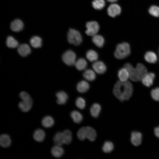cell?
Returning <instances> with one entry per match:
<instances>
[{
	"mask_svg": "<svg viewBox=\"0 0 159 159\" xmlns=\"http://www.w3.org/2000/svg\"><path fill=\"white\" fill-rule=\"evenodd\" d=\"M133 86L129 81H117L115 84L113 93L115 97L121 102L129 100L132 96Z\"/></svg>",
	"mask_w": 159,
	"mask_h": 159,
	"instance_id": "obj_1",
	"label": "cell"
},
{
	"mask_svg": "<svg viewBox=\"0 0 159 159\" xmlns=\"http://www.w3.org/2000/svg\"><path fill=\"white\" fill-rule=\"evenodd\" d=\"M124 67L126 68L129 72V78L133 81H141L148 73V70L144 65L141 63H138L134 68L130 63L125 64Z\"/></svg>",
	"mask_w": 159,
	"mask_h": 159,
	"instance_id": "obj_2",
	"label": "cell"
},
{
	"mask_svg": "<svg viewBox=\"0 0 159 159\" xmlns=\"http://www.w3.org/2000/svg\"><path fill=\"white\" fill-rule=\"evenodd\" d=\"M19 95L22 100L18 103L19 108L22 112H29L31 109L33 104L31 97L28 93L25 91L20 92Z\"/></svg>",
	"mask_w": 159,
	"mask_h": 159,
	"instance_id": "obj_3",
	"label": "cell"
},
{
	"mask_svg": "<svg viewBox=\"0 0 159 159\" xmlns=\"http://www.w3.org/2000/svg\"><path fill=\"white\" fill-rule=\"evenodd\" d=\"M77 136L80 140L83 141L87 138L90 141H93L96 138L97 133L95 130L91 127H84L79 130Z\"/></svg>",
	"mask_w": 159,
	"mask_h": 159,
	"instance_id": "obj_4",
	"label": "cell"
},
{
	"mask_svg": "<svg viewBox=\"0 0 159 159\" xmlns=\"http://www.w3.org/2000/svg\"><path fill=\"white\" fill-rule=\"evenodd\" d=\"M130 46L127 43L122 42L118 44L114 52L115 57L118 59L126 58L130 54Z\"/></svg>",
	"mask_w": 159,
	"mask_h": 159,
	"instance_id": "obj_5",
	"label": "cell"
},
{
	"mask_svg": "<svg viewBox=\"0 0 159 159\" xmlns=\"http://www.w3.org/2000/svg\"><path fill=\"white\" fill-rule=\"evenodd\" d=\"M67 39L69 43L75 46L80 45L82 41V36L80 32L72 29H70L68 31Z\"/></svg>",
	"mask_w": 159,
	"mask_h": 159,
	"instance_id": "obj_6",
	"label": "cell"
},
{
	"mask_svg": "<svg viewBox=\"0 0 159 159\" xmlns=\"http://www.w3.org/2000/svg\"><path fill=\"white\" fill-rule=\"evenodd\" d=\"M76 55L72 50L66 51L63 54L62 59L63 62L68 65L71 66L74 65L76 61Z\"/></svg>",
	"mask_w": 159,
	"mask_h": 159,
	"instance_id": "obj_7",
	"label": "cell"
},
{
	"mask_svg": "<svg viewBox=\"0 0 159 159\" xmlns=\"http://www.w3.org/2000/svg\"><path fill=\"white\" fill-rule=\"evenodd\" d=\"M87 29L86 34L88 36H93L97 34L99 31L100 26L98 23L95 21L87 22L86 24Z\"/></svg>",
	"mask_w": 159,
	"mask_h": 159,
	"instance_id": "obj_8",
	"label": "cell"
},
{
	"mask_svg": "<svg viewBox=\"0 0 159 159\" xmlns=\"http://www.w3.org/2000/svg\"><path fill=\"white\" fill-rule=\"evenodd\" d=\"M143 135L138 131H133L130 134V141L132 145L135 147L140 145L142 142Z\"/></svg>",
	"mask_w": 159,
	"mask_h": 159,
	"instance_id": "obj_9",
	"label": "cell"
},
{
	"mask_svg": "<svg viewBox=\"0 0 159 159\" xmlns=\"http://www.w3.org/2000/svg\"><path fill=\"white\" fill-rule=\"evenodd\" d=\"M121 8L118 4H110L107 9V12L109 16L114 17L119 15L121 12Z\"/></svg>",
	"mask_w": 159,
	"mask_h": 159,
	"instance_id": "obj_10",
	"label": "cell"
},
{
	"mask_svg": "<svg viewBox=\"0 0 159 159\" xmlns=\"http://www.w3.org/2000/svg\"><path fill=\"white\" fill-rule=\"evenodd\" d=\"M94 70L98 74L104 73L106 70V67L104 63L101 61H96L92 65Z\"/></svg>",
	"mask_w": 159,
	"mask_h": 159,
	"instance_id": "obj_11",
	"label": "cell"
},
{
	"mask_svg": "<svg viewBox=\"0 0 159 159\" xmlns=\"http://www.w3.org/2000/svg\"><path fill=\"white\" fill-rule=\"evenodd\" d=\"M155 76V74L153 73H148L141 80L143 84L147 87L151 86L153 84Z\"/></svg>",
	"mask_w": 159,
	"mask_h": 159,
	"instance_id": "obj_12",
	"label": "cell"
},
{
	"mask_svg": "<svg viewBox=\"0 0 159 159\" xmlns=\"http://www.w3.org/2000/svg\"><path fill=\"white\" fill-rule=\"evenodd\" d=\"M17 48L18 53L23 57L26 56L31 52V49L29 46L26 44H21L19 45Z\"/></svg>",
	"mask_w": 159,
	"mask_h": 159,
	"instance_id": "obj_13",
	"label": "cell"
},
{
	"mask_svg": "<svg viewBox=\"0 0 159 159\" xmlns=\"http://www.w3.org/2000/svg\"><path fill=\"white\" fill-rule=\"evenodd\" d=\"M23 27L24 24L22 21L19 19L14 20L11 22L10 25L11 29L15 32L21 31Z\"/></svg>",
	"mask_w": 159,
	"mask_h": 159,
	"instance_id": "obj_14",
	"label": "cell"
},
{
	"mask_svg": "<svg viewBox=\"0 0 159 159\" xmlns=\"http://www.w3.org/2000/svg\"><path fill=\"white\" fill-rule=\"evenodd\" d=\"M61 146L55 145L52 148L51 152L53 156L55 158H59L63 155L64 153V150Z\"/></svg>",
	"mask_w": 159,
	"mask_h": 159,
	"instance_id": "obj_15",
	"label": "cell"
},
{
	"mask_svg": "<svg viewBox=\"0 0 159 159\" xmlns=\"http://www.w3.org/2000/svg\"><path fill=\"white\" fill-rule=\"evenodd\" d=\"M45 137L44 131L41 129H36L33 134V137L35 140L39 142H42L44 140Z\"/></svg>",
	"mask_w": 159,
	"mask_h": 159,
	"instance_id": "obj_16",
	"label": "cell"
},
{
	"mask_svg": "<svg viewBox=\"0 0 159 159\" xmlns=\"http://www.w3.org/2000/svg\"><path fill=\"white\" fill-rule=\"evenodd\" d=\"M56 95L57 98V103L60 105L65 104L67 100L68 96L65 92L63 91H60L57 92Z\"/></svg>",
	"mask_w": 159,
	"mask_h": 159,
	"instance_id": "obj_17",
	"label": "cell"
},
{
	"mask_svg": "<svg viewBox=\"0 0 159 159\" xmlns=\"http://www.w3.org/2000/svg\"><path fill=\"white\" fill-rule=\"evenodd\" d=\"M11 140L9 135L7 134H2L0 137V145L3 148L9 147L11 145Z\"/></svg>",
	"mask_w": 159,
	"mask_h": 159,
	"instance_id": "obj_18",
	"label": "cell"
},
{
	"mask_svg": "<svg viewBox=\"0 0 159 159\" xmlns=\"http://www.w3.org/2000/svg\"><path fill=\"white\" fill-rule=\"evenodd\" d=\"M54 121L52 117L47 115L44 117L41 120V124L44 127L49 128L52 127L54 124Z\"/></svg>",
	"mask_w": 159,
	"mask_h": 159,
	"instance_id": "obj_19",
	"label": "cell"
},
{
	"mask_svg": "<svg viewBox=\"0 0 159 159\" xmlns=\"http://www.w3.org/2000/svg\"><path fill=\"white\" fill-rule=\"evenodd\" d=\"M53 140L55 145L61 146L64 144V137L62 132H56L54 136Z\"/></svg>",
	"mask_w": 159,
	"mask_h": 159,
	"instance_id": "obj_20",
	"label": "cell"
},
{
	"mask_svg": "<svg viewBox=\"0 0 159 159\" xmlns=\"http://www.w3.org/2000/svg\"><path fill=\"white\" fill-rule=\"evenodd\" d=\"M144 59L148 62L155 63L157 60V57L156 54L152 51L147 52L144 55Z\"/></svg>",
	"mask_w": 159,
	"mask_h": 159,
	"instance_id": "obj_21",
	"label": "cell"
},
{
	"mask_svg": "<svg viewBox=\"0 0 159 159\" xmlns=\"http://www.w3.org/2000/svg\"><path fill=\"white\" fill-rule=\"evenodd\" d=\"M89 84L85 80L80 81L77 86V91L81 93L86 92L89 89Z\"/></svg>",
	"mask_w": 159,
	"mask_h": 159,
	"instance_id": "obj_22",
	"label": "cell"
},
{
	"mask_svg": "<svg viewBox=\"0 0 159 159\" xmlns=\"http://www.w3.org/2000/svg\"><path fill=\"white\" fill-rule=\"evenodd\" d=\"M92 37V40L93 43L98 47H102L103 46L105 42L103 37L100 35L97 34Z\"/></svg>",
	"mask_w": 159,
	"mask_h": 159,
	"instance_id": "obj_23",
	"label": "cell"
},
{
	"mask_svg": "<svg viewBox=\"0 0 159 159\" xmlns=\"http://www.w3.org/2000/svg\"><path fill=\"white\" fill-rule=\"evenodd\" d=\"M118 75L120 80L122 82L127 81L129 77L128 72L124 67L122 68L119 70Z\"/></svg>",
	"mask_w": 159,
	"mask_h": 159,
	"instance_id": "obj_24",
	"label": "cell"
},
{
	"mask_svg": "<svg viewBox=\"0 0 159 159\" xmlns=\"http://www.w3.org/2000/svg\"><path fill=\"white\" fill-rule=\"evenodd\" d=\"M101 110L100 105L95 103L92 105L90 109V112L92 116L94 117H97Z\"/></svg>",
	"mask_w": 159,
	"mask_h": 159,
	"instance_id": "obj_25",
	"label": "cell"
},
{
	"mask_svg": "<svg viewBox=\"0 0 159 159\" xmlns=\"http://www.w3.org/2000/svg\"><path fill=\"white\" fill-rule=\"evenodd\" d=\"M30 42L33 47L38 48L42 46V40L40 37L37 36H34L31 38Z\"/></svg>",
	"mask_w": 159,
	"mask_h": 159,
	"instance_id": "obj_26",
	"label": "cell"
},
{
	"mask_svg": "<svg viewBox=\"0 0 159 159\" xmlns=\"http://www.w3.org/2000/svg\"><path fill=\"white\" fill-rule=\"evenodd\" d=\"M74 65L78 70L82 71L86 68L87 63L84 59L80 58L76 61Z\"/></svg>",
	"mask_w": 159,
	"mask_h": 159,
	"instance_id": "obj_27",
	"label": "cell"
},
{
	"mask_svg": "<svg viewBox=\"0 0 159 159\" xmlns=\"http://www.w3.org/2000/svg\"><path fill=\"white\" fill-rule=\"evenodd\" d=\"M83 75L85 79L89 81H93L96 78L95 73L91 69H88L85 70Z\"/></svg>",
	"mask_w": 159,
	"mask_h": 159,
	"instance_id": "obj_28",
	"label": "cell"
},
{
	"mask_svg": "<svg viewBox=\"0 0 159 159\" xmlns=\"http://www.w3.org/2000/svg\"><path fill=\"white\" fill-rule=\"evenodd\" d=\"M70 116L73 121L77 123H80L83 119L82 114L78 111L76 110L71 112Z\"/></svg>",
	"mask_w": 159,
	"mask_h": 159,
	"instance_id": "obj_29",
	"label": "cell"
},
{
	"mask_svg": "<svg viewBox=\"0 0 159 159\" xmlns=\"http://www.w3.org/2000/svg\"><path fill=\"white\" fill-rule=\"evenodd\" d=\"M6 44L8 47L10 48L17 47L19 45L18 41L11 36H9L7 37Z\"/></svg>",
	"mask_w": 159,
	"mask_h": 159,
	"instance_id": "obj_30",
	"label": "cell"
},
{
	"mask_svg": "<svg viewBox=\"0 0 159 159\" xmlns=\"http://www.w3.org/2000/svg\"><path fill=\"white\" fill-rule=\"evenodd\" d=\"M86 56L88 60L91 62H95L98 58V55L95 51L90 50L87 51Z\"/></svg>",
	"mask_w": 159,
	"mask_h": 159,
	"instance_id": "obj_31",
	"label": "cell"
},
{
	"mask_svg": "<svg viewBox=\"0 0 159 159\" xmlns=\"http://www.w3.org/2000/svg\"><path fill=\"white\" fill-rule=\"evenodd\" d=\"M114 146L112 143L110 141H107L105 142L102 147V150L106 153L111 152L113 150Z\"/></svg>",
	"mask_w": 159,
	"mask_h": 159,
	"instance_id": "obj_32",
	"label": "cell"
},
{
	"mask_svg": "<svg viewBox=\"0 0 159 159\" xmlns=\"http://www.w3.org/2000/svg\"><path fill=\"white\" fill-rule=\"evenodd\" d=\"M92 4L95 9L101 10L105 7V3L104 0H94L92 2Z\"/></svg>",
	"mask_w": 159,
	"mask_h": 159,
	"instance_id": "obj_33",
	"label": "cell"
},
{
	"mask_svg": "<svg viewBox=\"0 0 159 159\" xmlns=\"http://www.w3.org/2000/svg\"><path fill=\"white\" fill-rule=\"evenodd\" d=\"M64 139V144H69L72 140V133L69 130H65L62 132Z\"/></svg>",
	"mask_w": 159,
	"mask_h": 159,
	"instance_id": "obj_34",
	"label": "cell"
},
{
	"mask_svg": "<svg viewBox=\"0 0 159 159\" xmlns=\"http://www.w3.org/2000/svg\"><path fill=\"white\" fill-rule=\"evenodd\" d=\"M149 13L156 17H159V7L155 5L151 6L148 10Z\"/></svg>",
	"mask_w": 159,
	"mask_h": 159,
	"instance_id": "obj_35",
	"label": "cell"
},
{
	"mask_svg": "<svg viewBox=\"0 0 159 159\" xmlns=\"http://www.w3.org/2000/svg\"><path fill=\"white\" fill-rule=\"evenodd\" d=\"M75 104L76 106L81 109H84L86 105L85 100L82 97H78L76 100Z\"/></svg>",
	"mask_w": 159,
	"mask_h": 159,
	"instance_id": "obj_36",
	"label": "cell"
},
{
	"mask_svg": "<svg viewBox=\"0 0 159 159\" xmlns=\"http://www.w3.org/2000/svg\"><path fill=\"white\" fill-rule=\"evenodd\" d=\"M151 97L155 101L159 102V87H157L151 90Z\"/></svg>",
	"mask_w": 159,
	"mask_h": 159,
	"instance_id": "obj_37",
	"label": "cell"
},
{
	"mask_svg": "<svg viewBox=\"0 0 159 159\" xmlns=\"http://www.w3.org/2000/svg\"><path fill=\"white\" fill-rule=\"evenodd\" d=\"M154 133L155 137L159 139V126L154 128Z\"/></svg>",
	"mask_w": 159,
	"mask_h": 159,
	"instance_id": "obj_38",
	"label": "cell"
},
{
	"mask_svg": "<svg viewBox=\"0 0 159 159\" xmlns=\"http://www.w3.org/2000/svg\"><path fill=\"white\" fill-rule=\"evenodd\" d=\"M108 2H114L116 1L117 0H107Z\"/></svg>",
	"mask_w": 159,
	"mask_h": 159,
	"instance_id": "obj_39",
	"label": "cell"
},
{
	"mask_svg": "<svg viewBox=\"0 0 159 159\" xmlns=\"http://www.w3.org/2000/svg\"><path fill=\"white\" fill-rule=\"evenodd\" d=\"M158 53L159 56V48H158Z\"/></svg>",
	"mask_w": 159,
	"mask_h": 159,
	"instance_id": "obj_40",
	"label": "cell"
}]
</instances>
